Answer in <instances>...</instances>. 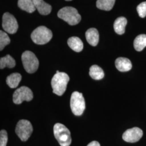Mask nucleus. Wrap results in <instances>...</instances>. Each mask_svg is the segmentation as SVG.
Returning <instances> with one entry per match:
<instances>
[{
	"label": "nucleus",
	"mask_w": 146,
	"mask_h": 146,
	"mask_svg": "<svg viewBox=\"0 0 146 146\" xmlns=\"http://www.w3.org/2000/svg\"><path fill=\"white\" fill-rule=\"evenodd\" d=\"M69 81V77L66 73H56L52 77L51 81L53 93L58 96L62 95L66 90Z\"/></svg>",
	"instance_id": "obj_1"
},
{
	"label": "nucleus",
	"mask_w": 146,
	"mask_h": 146,
	"mask_svg": "<svg viewBox=\"0 0 146 146\" xmlns=\"http://www.w3.org/2000/svg\"><path fill=\"white\" fill-rule=\"evenodd\" d=\"M58 16L70 26L78 24L81 20V16L78 11L72 7H65L61 8L58 11Z\"/></svg>",
	"instance_id": "obj_2"
},
{
	"label": "nucleus",
	"mask_w": 146,
	"mask_h": 146,
	"mask_svg": "<svg viewBox=\"0 0 146 146\" xmlns=\"http://www.w3.org/2000/svg\"><path fill=\"white\" fill-rule=\"evenodd\" d=\"M54 134L61 146H69L72 143L70 132L61 123H57L54 126Z\"/></svg>",
	"instance_id": "obj_3"
},
{
	"label": "nucleus",
	"mask_w": 146,
	"mask_h": 146,
	"mask_svg": "<svg viewBox=\"0 0 146 146\" xmlns=\"http://www.w3.org/2000/svg\"><path fill=\"white\" fill-rule=\"evenodd\" d=\"M52 37V31L47 27L40 26L32 32V41L37 44H44L49 42Z\"/></svg>",
	"instance_id": "obj_4"
},
{
	"label": "nucleus",
	"mask_w": 146,
	"mask_h": 146,
	"mask_svg": "<svg viewBox=\"0 0 146 146\" xmlns=\"http://www.w3.org/2000/svg\"><path fill=\"white\" fill-rule=\"evenodd\" d=\"M23 67L28 73H35L39 66L38 60L35 55L31 51H26L21 56Z\"/></svg>",
	"instance_id": "obj_5"
},
{
	"label": "nucleus",
	"mask_w": 146,
	"mask_h": 146,
	"mask_svg": "<svg viewBox=\"0 0 146 146\" xmlns=\"http://www.w3.org/2000/svg\"><path fill=\"white\" fill-rule=\"evenodd\" d=\"M70 108L74 115L80 116L83 114L86 106L82 93L78 92H73L70 98Z\"/></svg>",
	"instance_id": "obj_6"
},
{
	"label": "nucleus",
	"mask_w": 146,
	"mask_h": 146,
	"mask_svg": "<svg viewBox=\"0 0 146 146\" xmlns=\"http://www.w3.org/2000/svg\"><path fill=\"white\" fill-rule=\"evenodd\" d=\"M31 123L26 120H20L16 127L15 132L21 141H26L33 133Z\"/></svg>",
	"instance_id": "obj_7"
},
{
	"label": "nucleus",
	"mask_w": 146,
	"mask_h": 146,
	"mask_svg": "<svg viewBox=\"0 0 146 146\" xmlns=\"http://www.w3.org/2000/svg\"><path fill=\"white\" fill-rule=\"evenodd\" d=\"M33 99V94L31 89L26 86L17 89L13 94V100L14 104H21L23 101H30Z\"/></svg>",
	"instance_id": "obj_8"
},
{
	"label": "nucleus",
	"mask_w": 146,
	"mask_h": 146,
	"mask_svg": "<svg viewBox=\"0 0 146 146\" xmlns=\"http://www.w3.org/2000/svg\"><path fill=\"white\" fill-rule=\"evenodd\" d=\"M2 27L7 33L14 34L17 31L19 25L14 16L9 13H5L2 17Z\"/></svg>",
	"instance_id": "obj_9"
},
{
	"label": "nucleus",
	"mask_w": 146,
	"mask_h": 146,
	"mask_svg": "<svg viewBox=\"0 0 146 146\" xmlns=\"http://www.w3.org/2000/svg\"><path fill=\"white\" fill-rule=\"evenodd\" d=\"M143 135V131L138 127H134L127 129L123 134L122 139L129 143H135L139 141Z\"/></svg>",
	"instance_id": "obj_10"
},
{
	"label": "nucleus",
	"mask_w": 146,
	"mask_h": 146,
	"mask_svg": "<svg viewBox=\"0 0 146 146\" xmlns=\"http://www.w3.org/2000/svg\"><path fill=\"white\" fill-rule=\"evenodd\" d=\"M35 7L43 15H47L50 13L52 8V6L45 2L43 0H33Z\"/></svg>",
	"instance_id": "obj_11"
},
{
	"label": "nucleus",
	"mask_w": 146,
	"mask_h": 146,
	"mask_svg": "<svg viewBox=\"0 0 146 146\" xmlns=\"http://www.w3.org/2000/svg\"><path fill=\"white\" fill-rule=\"evenodd\" d=\"M86 37L87 42L92 46L98 45L99 41V34L98 30L94 28L88 29L86 32Z\"/></svg>",
	"instance_id": "obj_12"
},
{
	"label": "nucleus",
	"mask_w": 146,
	"mask_h": 146,
	"mask_svg": "<svg viewBox=\"0 0 146 146\" xmlns=\"http://www.w3.org/2000/svg\"><path fill=\"white\" fill-rule=\"evenodd\" d=\"M115 66L120 72H125L131 70L132 68V64L127 58H119L115 61Z\"/></svg>",
	"instance_id": "obj_13"
},
{
	"label": "nucleus",
	"mask_w": 146,
	"mask_h": 146,
	"mask_svg": "<svg viewBox=\"0 0 146 146\" xmlns=\"http://www.w3.org/2000/svg\"><path fill=\"white\" fill-rule=\"evenodd\" d=\"M68 46L76 52H80L84 48V44L81 40L78 37L73 36L68 39Z\"/></svg>",
	"instance_id": "obj_14"
},
{
	"label": "nucleus",
	"mask_w": 146,
	"mask_h": 146,
	"mask_svg": "<svg viewBox=\"0 0 146 146\" xmlns=\"http://www.w3.org/2000/svg\"><path fill=\"white\" fill-rule=\"evenodd\" d=\"M127 23V20L124 17L117 18L114 23V29L115 33L119 35H122L125 32V27Z\"/></svg>",
	"instance_id": "obj_15"
},
{
	"label": "nucleus",
	"mask_w": 146,
	"mask_h": 146,
	"mask_svg": "<svg viewBox=\"0 0 146 146\" xmlns=\"http://www.w3.org/2000/svg\"><path fill=\"white\" fill-rule=\"evenodd\" d=\"M22 76L19 73H13L9 75L6 79V82L11 88L17 87L21 81Z\"/></svg>",
	"instance_id": "obj_16"
},
{
	"label": "nucleus",
	"mask_w": 146,
	"mask_h": 146,
	"mask_svg": "<svg viewBox=\"0 0 146 146\" xmlns=\"http://www.w3.org/2000/svg\"><path fill=\"white\" fill-rule=\"evenodd\" d=\"M18 6L22 10L29 13H32L36 10L33 0H19Z\"/></svg>",
	"instance_id": "obj_17"
},
{
	"label": "nucleus",
	"mask_w": 146,
	"mask_h": 146,
	"mask_svg": "<svg viewBox=\"0 0 146 146\" xmlns=\"http://www.w3.org/2000/svg\"><path fill=\"white\" fill-rule=\"evenodd\" d=\"M89 75L92 78L96 80H99L104 78V73L102 69L97 65L91 66L89 70Z\"/></svg>",
	"instance_id": "obj_18"
},
{
	"label": "nucleus",
	"mask_w": 146,
	"mask_h": 146,
	"mask_svg": "<svg viewBox=\"0 0 146 146\" xmlns=\"http://www.w3.org/2000/svg\"><path fill=\"white\" fill-rule=\"evenodd\" d=\"M146 47V35L141 34L136 37L134 41V47L136 51L141 52Z\"/></svg>",
	"instance_id": "obj_19"
},
{
	"label": "nucleus",
	"mask_w": 146,
	"mask_h": 146,
	"mask_svg": "<svg viewBox=\"0 0 146 146\" xmlns=\"http://www.w3.org/2000/svg\"><path fill=\"white\" fill-rule=\"evenodd\" d=\"M115 0H97L96 7L101 10L110 11L115 4Z\"/></svg>",
	"instance_id": "obj_20"
},
{
	"label": "nucleus",
	"mask_w": 146,
	"mask_h": 146,
	"mask_svg": "<svg viewBox=\"0 0 146 146\" xmlns=\"http://www.w3.org/2000/svg\"><path fill=\"white\" fill-rule=\"evenodd\" d=\"M16 65L15 60L9 55H7L0 59V68L2 69L5 67L14 68Z\"/></svg>",
	"instance_id": "obj_21"
},
{
	"label": "nucleus",
	"mask_w": 146,
	"mask_h": 146,
	"mask_svg": "<svg viewBox=\"0 0 146 146\" xmlns=\"http://www.w3.org/2000/svg\"><path fill=\"white\" fill-rule=\"evenodd\" d=\"M11 42V40L8 34L2 31H0V50H2L4 48Z\"/></svg>",
	"instance_id": "obj_22"
},
{
	"label": "nucleus",
	"mask_w": 146,
	"mask_h": 146,
	"mask_svg": "<svg viewBox=\"0 0 146 146\" xmlns=\"http://www.w3.org/2000/svg\"><path fill=\"white\" fill-rule=\"evenodd\" d=\"M136 10L139 15L142 18H144L146 16V2H142L136 8Z\"/></svg>",
	"instance_id": "obj_23"
},
{
	"label": "nucleus",
	"mask_w": 146,
	"mask_h": 146,
	"mask_svg": "<svg viewBox=\"0 0 146 146\" xmlns=\"http://www.w3.org/2000/svg\"><path fill=\"white\" fill-rule=\"evenodd\" d=\"M8 141L7 133L5 130L0 131V146H6Z\"/></svg>",
	"instance_id": "obj_24"
},
{
	"label": "nucleus",
	"mask_w": 146,
	"mask_h": 146,
	"mask_svg": "<svg viewBox=\"0 0 146 146\" xmlns=\"http://www.w3.org/2000/svg\"><path fill=\"white\" fill-rule=\"evenodd\" d=\"M87 146H100V145L98 141H94L89 143Z\"/></svg>",
	"instance_id": "obj_25"
},
{
	"label": "nucleus",
	"mask_w": 146,
	"mask_h": 146,
	"mask_svg": "<svg viewBox=\"0 0 146 146\" xmlns=\"http://www.w3.org/2000/svg\"><path fill=\"white\" fill-rule=\"evenodd\" d=\"M66 1H72V0H66Z\"/></svg>",
	"instance_id": "obj_26"
}]
</instances>
